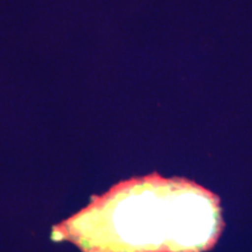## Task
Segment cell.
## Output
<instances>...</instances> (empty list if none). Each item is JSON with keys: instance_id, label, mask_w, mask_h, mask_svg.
Segmentation results:
<instances>
[{"instance_id": "1", "label": "cell", "mask_w": 252, "mask_h": 252, "mask_svg": "<svg viewBox=\"0 0 252 252\" xmlns=\"http://www.w3.org/2000/svg\"><path fill=\"white\" fill-rule=\"evenodd\" d=\"M220 229L215 195L190 181L151 175L115 186L54 234L84 252H201Z\"/></svg>"}]
</instances>
